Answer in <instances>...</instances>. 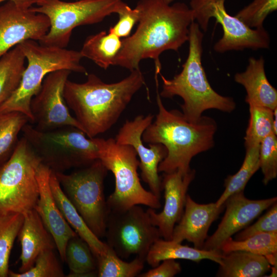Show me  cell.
<instances>
[{
  "label": "cell",
  "instance_id": "cell-33",
  "mask_svg": "<svg viewBox=\"0 0 277 277\" xmlns=\"http://www.w3.org/2000/svg\"><path fill=\"white\" fill-rule=\"evenodd\" d=\"M23 220V215L19 213L0 216V277L8 276L11 249Z\"/></svg>",
  "mask_w": 277,
  "mask_h": 277
},
{
  "label": "cell",
  "instance_id": "cell-30",
  "mask_svg": "<svg viewBox=\"0 0 277 277\" xmlns=\"http://www.w3.org/2000/svg\"><path fill=\"white\" fill-rule=\"evenodd\" d=\"M28 122V117L20 112H0V166L13 154L18 134Z\"/></svg>",
  "mask_w": 277,
  "mask_h": 277
},
{
  "label": "cell",
  "instance_id": "cell-40",
  "mask_svg": "<svg viewBox=\"0 0 277 277\" xmlns=\"http://www.w3.org/2000/svg\"><path fill=\"white\" fill-rule=\"evenodd\" d=\"M39 0H0V4L4 2H11L17 6L24 8L29 9L33 5H36Z\"/></svg>",
  "mask_w": 277,
  "mask_h": 277
},
{
  "label": "cell",
  "instance_id": "cell-15",
  "mask_svg": "<svg viewBox=\"0 0 277 277\" xmlns=\"http://www.w3.org/2000/svg\"><path fill=\"white\" fill-rule=\"evenodd\" d=\"M45 15L17 6L11 2L0 5V58L28 39L39 41L49 31Z\"/></svg>",
  "mask_w": 277,
  "mask_h": 277
},
{
  "label": "cell",
  "instance_id": "cell-14",
  "mask_svg": "<svg viewBox=\"0 0 277 277\" xmlns=\"http://www.w3.org/2000/svg\"><path fill=\"white\" fill-rule=\"evenodd\" d=\"M154 116L139 115L133 120H127L119 130L115 140L119 144L131 146L140 159L141 177L147 183L150 191L160 199L162 179L159 175L158 167L167 154L166 148L161 144L144 145L142 136L153 121Z\"/></svg>",
  "mask_w": 277,
  "mask_h": 277
},
{
  "label": "cell",
  "instance_id": "cell-2",
  "mask_svg": "<svg viewBox=\"0 0 277 277\" xmlns=\"http://www.w3.org/2000/svg\"><path fill=\"white\" fill-rule=\"evenodd\" d=\"M145 84L140 69L131 71L121 81L106 83L94 74L77 83L68 80L64 96L83 131L89 138L95 137L110 129Z\"/></svg>",
  "mask_w": 277,
  "mask_h": 277
},
{
  "label": "cell",
  "instance_id": "cell-18",
  "mask_svg": "<svg viewBox=\"0 0 277 277\" xmlns=\"http://www.w3.org/2000/svg\"><path fill=\"white\" fill-rule=\"evenodd\" d=\"M51 172V170L42 163L37 169L39 197L34 209L52 235L61 260L64 263L67 244L77 234L64 219L54 200L49 185Z\"/></svg>",
  "mask_w": 277,
  "mask_h": 277
},
{
  "label": "cell",
  "instance_id": "cell-9",
  "mask_svg": "<svg viewBox=\"0 0 277 277\" xmlns=\"http://www.w3.org/2000/svg\"><path fill=\"white\" fill-rule=\"evenodd\" d=\"M124 3L122 0H39L30 9L47 16L50 28L38 42L44 46L66 48L75 28L102 22L117 13Z\"/></svg>",
  "mask_w": 277,
  "mask_h": 277
},
{
  "label": "cell",
  "instance_id": "cell-8",
  "mask_svg": "<svg viewBox=\"0 0 277 277\" xmlns=\"http://www.w3.org/2000/svg\"><path fill=\"white\" fill-rule=\"evenodd\" d=\"M41 161L24 137L0 166V216L24 214L34 209L38 197L37 169Z\"/></svg>",
  "mask_w": 277,
  "mask_h": 277
},
{
  "label": "cell",
  "instance_id": "cell-1",
  "mask_svg": "<svg viewBox=\"0 0 277 277\" xmlns=\"http://www.w3.org/2000/svg\"><path fill=\"white\" fill-rule=\"evenodd\" d=\"M136 8L140 12L136 29L122 39L113 65L131 71L140 69L142 60L151 58L157 76L161 70V53L169 50L177 52L188 41L189 27L194 21L192 11L184 3L170 5L160 0H139Z\"/></svg>",
  "mask_w": 277,
  "mask_h": 277
},
{
  "label": "cell",
  "instance_id": "cell-38",
  "mask_svg": "<svg viewBox=\"0 0 277 277\" xmlns=\"http://www.w3.org/2000/svg\"><path fill=\"white\" fill-rule=\"evenodd\" d=\"M116 14L118 15V20L109 28L108 32L114 34L121 38L127 37L135 24L138 23L139 10L136 7L132 9L124 3Z\"/></svg>",
  "mask_w": 277,
  "mask_h": 277
},
{
  "label": "cell",
  "instance_id": "cell-4",
  "mask_svg": "<svg viewBox=\"0 0 277 277\" xmlns=\"http://www.w3.org/2000/svg\"><path fill=\"white\" fill-rule=\"evenodd\" d=\"M203 36L198 24L192 22L189 27L188 55L181 72L172 79L160 73L163 83L160 96L181 97L182 114L191 123L197 122L206 110L214 109L230 113L236 107L232 97L216 92L207 79L202 63Z\"/></svg>",
  "mask_w": 277,
  "mask_h": 277
},
{
  "label": "cell",
  "instance_id": "cell-11",
  "mask_svg": "<svg viewBox=\"0 0 277 277\" xmlns=\"http://www.w3.org/2000/svg\"><path fill=\"white\" fill-rule=\"evenodd\" d=\"M105 236L107 245L121 259L135 255L145 260L151 246L161 238L147 211L140 205L124 210H109Z\"/></svg>",
  "mask_w": 277,
  "mask_h": 277
},
{
  "label": "cell",
  "instance_id": "cell-20",
  "mask_svg": "<svg viewBox=\"0 0 277 277\" xmlns=\"http://www.w3.org/2000/svg\"><path fill=\"white\" fill-rule=\"evenodd\" d=\"M24 220L17 234L21 246L19 272H23L34 265L38 255L46 249H54V239L43 224L35 209L23 214Z\"/></svg>",
  "mask_w": 277,
  "mask_h": 277
},
{
  "label": "cell",
  "instance_id": "cell-22",
  "mask_svg": "<svg viewBox=\"0 0 277 277\" xmlns=\"http://www.w3.org/2000/svg\"><path fill=\"white\" fill-rule=\"evenodd\" d=\"M49 185L54 200L67 222L77 235L89 245L96 258L104 254L108 245L102 242L89 228L65 194L52 170L49 177Z\"/></svg>",
  "mask_w": 277,
  "mask_h": 277
},
{
  "label": "cell",
  "instance_id": "cell-24",
  "mask_svg": "<svg viewBox=\"0 0 277 277\" xmlns=\"http://www.w3.org/2000/svg\"><path fill=\"white\" fill-rule=\"evenodd\" d=\"M218 277H260L269 271L271 265L266 258L244 251L223 252Z\"/></svg>",
  "mask_w": 277,
  "mask_h": 277
},
{
  "label": "cell",
  "instance_id": "cell-21",
  "mask_svg": "<svg viewBox=\"0 0 277 277\" xmlns=\"http://www.w3.org/2000/svg\"><path fill=\"white\" fill-rule=\"evenodd\" d=\"M235 82L242 85L246 92L245 102L248 105L277 108V90L268 81L265 71V61L251 57L246 70L236 73Z\"/></svg>",
  "mask_w": 277,
  "mask_h": 277
},
{
  "label": "cell",
  "instance_id": "cell-35",
  "mask_svg": "<svg viewBox=\"0 0 277 277\" xmlns=\"http://www.w3.org/2000/svg\"><path fill=\"white\" fill-rule=\"evenodd\" d=\"M276 9L277 0H253L235 16L251 29H261L267 16Z\"/></svg>",
  "mask_w": 277,
  "mask_h": 277
},
{
  "label": "cell",
  "instance_id": "cell-16",
  "mask_svg": "<svg viewBox=\"0 0 277 277\" xmlns=\"http://www.w3.org/2000/svg\"><path fill=\"white\" fill-rule=\"evenodd\" d=\"M277 197L252 200L244 191L230 196L224 203L226 211L216 231L206 240L202 249L220 250L222 245L236 232L248 226L264 210L276 202Z\"/></svg>",
  "mask_w": 277,
  "mask_h": 277
},
{
  "label": "cell",
  "instance_id": "cell-39",
  "mask_svg": "<svg viewBox=\"0 0 277 277\" xmlns=\"http://www.w3.org/2000/svg\"><path fill=\"white\" fill-rule=\"evenodd\" d=\"M180 264L173 259L163 261L160 265L147 272L139 274V277H173L181 271Z\"/></svg>",
  "mask_w": 277,
  "mask_h": 277
},
{
  "label": "cell",
  "instance_id": "cell-25",
  "mask_svg": "<svg viewBox=\"0 0 277 277\" xmlns=\"http://www.w3.org/2000/svg\"><path fill=\"white\" fill-rule=\"evenodd\" d=\"M122 44V39L117 35L102 31L88 36L80 52L83 57H86L100 67L107 69L113 65Z\"/></svg>",
  "mask_w": 277,
  "mask_h": 277
},
{
  "label": "cell",
  "instance_id": "cell-3",
  "mask_svg": "<svg viewBox=\"0 0 277 277\" xmlns=\"http://www.w3.org/2000/svg\"><path fill=\"white\" fill-rule=\"evenodd\" d=\"M156 92L158 112L144 131L142 140L148 144H161L166 148L167 154L159 165V172L170 173L179 170L186 173L191 170L190 163L194 156L214 146L216 123L205 115L195 123L187 121L182 112L167 110L158 87Z\"/></svg>",
  "mask_w": 277,
  "mask_h": 277
},
{
  "label": "cell",
  "instance_id": "cell-32",
  "mask_svg": "<svg viewBox=\"0 0 277 277\" xmlns=\"http://www.w3.org/2000/svg\"><path fill=\"white\" fill-rule=\"evenodd\" d=\"M249 120L244 137L245 148L258 146L267 136L273 133L274 110L249 105Z\"/></svg>",
  "mask_w": 277,
  "mask_h": 277
},
{
  "label": "cell",
  "instance_id": "cell-37",
  "mask_svg": "<svg viewBox=\"0 0 277 277\" xmlns=\"http://www.w3.org/2000/svg\"><path fill=\"white\" fill-rule=\"evenodd\" d=\"M262 232L277 233V203L275 202L253 224L248 226L237 234L235 240H244Z\"/></svg>",
  "mask_w": 277,
  "mask_h": 277
},
{
  "label": "cell",
  "instance_id": "cell-28",
  "mask_svg": "<svg viewBox=\"0 0 277 277\" xmlns=\"http://www.w3.org/2000/svg\"><path fill=\"white\" fill-rule=\"evenodd\" d=\"M220 250L223 253L244 251L262 255L271 266H277V233H259L240 241L231 237L222 245Z\"/></svg>",
  "mask_w": 277,
  "mask_h": 277
},
{
  "label": "cell",
  "instance_id": "cell-31",
  "mask_svg": "<svg viewBox=\"0 0 277 277\" xmlns=\"http://www.w3.org/2000/svg\"><path fill=\"white\" fill-rule=\"evenodd\" d=\"M97 276L134 277L144 268L145 259L135 256L130 262L120 258L110 246L106 252L96 258Z\"/></svg>",
  "mask_w": 277,
  "mask_h": 277
},
{
  "label": "cell",
  "instance_id": "cell-34",
  "mask_svg": "<svg viewBox=\"0 0 277 277\" xmlns=\"http://www.w3.org/2000/svg\"><path fill=\"white\" fill-rule=\"evenodd\" d=\"M11 277H63V268L54 253V249H46L36 257L33 266L26 271L15 272L9 270Z\"/></svg>",
  "mask_w": 277,
  "mask_h": 277
},
{
  "label": "cell",
  "instance_id": "cell-10",
  "mask_svg": "<svg viewBox=\"0 0 277 277\" xmlns=\"http://www.w3.org/2000/svg\"><path fill=\"white\" fill-rule=\"evenodd\" d=\"M107 171L99 159L69 174L53 171L67 197L99 239L105 236L109 213L104 192Z\"/></svg>",
  "mask_w": 277,
  "mask_h": 277
},
{
  "label": "cell",
  "instance_id": "cell-27",
  "mask_svg": "<svg viewBox=\"0 0 277 277\" xmlns=\"http://www.w3.org/2000/svg\"><path fill=\"white\" fill-rule=\"evenodd\" d=\"M25 61L19 45L0 58V106L18 87L25 68Z\"/></svg>",
  "mask_w": 277,
  "mask_h": 277
},
{
  "label": "cell",
  "instance_id": "cell-17",
  "mask_svg": "<svg viewBox=\"0 0 277 277\" xmlns=\"http://www.w3.org/2000/svg\"><path fill=\"white\" fill-rule=\"evenodd\" d=\"M195 175V170L192 169L186 173L179 170L164 173L162 180L165 197L163 209L159 213L151 208L146 210L151 222L164 240H171L174 227L183 214L187 191Z\"/></svg>",
  "mask_w": 277,
  "mask_h": 277
},
{
  "label": "cell",
  "instance_id": "cell-36",
  "mask_svg": "<svg viewBox=\"0 0 277 277\" xmlns=\"http://www.w3.org/2000/svg\"><path fill=\"white\" fill-rule=\"evenodd\" d=\"M260 168L263 174V182L267 185L277 176V137L272 133L260 143Z\"/></svg>",
  "mask_w": 277,
  "mask_h": 277
},
{
  "label": "cell",
  "instance_id": "cell-26",
  "mask_svg": "<svg viewBox=\"0 0 277 277\" xmlns=\"http://www.w3.org/2000/svg\"><path fill=\"white\" fill-rule=\"evenodd\" d=\"M65 262L70 269L68 276H97L96 258L89 245L78 235L67 244Z\"/></svg>",
  "mask_w": 277,
  "mask_h": 277
},
{
  "label": "cell",
  "instance_id": "cell-23",
  "mask_svg": "<svg viewBox=\"0 0 277 277\" xmlns=\"http://www.w3.org/2000/svg\"><path fill=\"white\" fill-rule=\"evenodd\" d=\"M223 252L221 250L200 249L160 238L150 247L145 261L152 268L167 259H184L197 263L208 259L220 264Z\"/></svg>",
  "mask_w": 277,
  "mask_h": 277
},
{
  "label": "cell",
  "instance_id": "cell-6",
  "mask_svg": "<svg viewBox=\"0 0 277 277\" xmlns=\"http://www.w3.org/2000/svg\"><path fill=\"white\" fill-rule=\"evenodd\" d=\"M92 138L97 147L98 159L115 178L114 190L106 200L109 210H124L136 205L159 209L160 199L142 185L137 173L140 161L134 149L119 144L112 138Z\"/></svg>",
  "mask_w": 277,
  "mask_h": 277
},
{
  "label": "cell",
  "instance_id": "cell-41",
  "mask_svg": "<svg viewBox=\"0 0 277 277\" xmlns=\"http://www.w3.org/2000/svg\"><path fill=\"white\" fill-rule=\"evenodd\" d=\"M270 270L271 272L270 275H268L267 276H276L277 266H271Z\"/></svg>",
  "mask_w": 277,
  "mask_h": 277
},
{
  "label": "cell",
  "instance_id": "cell-19",
  "mask_svg": "<svg viewBox=\"0 0 277 277\" xmlns=\"http://www.w3.org/2000/svg\"><path fill=\"white\" fill-rule=\"evenodd\" d=\"M224 208V204L217 207L215 202L197 203L187 194L183 214L174 227L171 240L180 243L187 240L202 249L211 224Z\"/></svg>",
  "mask_w": 277,
  "mask_h": 277
},
{
  "label": "cell",
  "instance_id": "cell-12",
  "mask_svg": "<svg viewBox=\"0 0 277 277\" xmlns=\"http://www.w3.org/2000/svg\"><path fill=\"white\" fill-rule=\"evenodd\" d=\"M225 1L191 0L190 2L194 21H196L201 29L207 30L209 21L212 17L221 25L223 35L214 45V50L222 53L245 49L268 48L270 37L264 28L251 29L235 16L229 14L225 8Z\"/></svg>",
  "mask_w": 277,
  "mask_h": 277
},
{
  "label": "cell",
  "instance_id": "cell-29",
  "mask_svg": "<svg viewBox=\"0 0 277 277\" xmlns=\"http://www.w3.org/2000/svg\"><path fill=\"white\" fill-rule=\"evenodd\" d=\"M245 148L246 154L241 168L236 173L228 176L225 180L224 191L215 202L217 207L223 205L231 195L244 191L249 180L260 169V145Z\"/></svg>",
  "mask_w": 277,
  "mask_h": 277
},
{
  "label": "cell",
  "instance_id": "cell-5",
  "mask_svg": "<svg viewBox=\"0 0 277 277\" xmlns=\"http://www.w3.org/2000/svg\"><path fill=\"white\" fill-rule=\"evenodd\" d=\"M18 45L27 61V65L18 87L0 106V112H20L32 123L30 102L40 90L48 74L59 70H68L87 75L88 73L81 64L83 57L80 51L44 46L32 39L26 40Z\"/></svg>",
  "mask_w": 277,
  "mask_h": 277
},
{
  "label": "cell",
  "instance_id": "cell-42",
  "mask_svg": "<svg viewBox=\"0 0 277 277\" xmlns=\"http://www.w3.org/2000/svg\"><path fill=\"white\" fill-rule=\"evenodd\" d=\"M166 4H170L174 0H160Z\"/></svg>",
  "mask_w": 277,
  "mask_h": 277
},
{
  "label": "cell",
  "instance_id": "cell-13",
  "mask_svg": "<svg viewBox=\"0 0 277 277\" xmlns=\"http://www.w3.org/2000/svg\"><path fill=\"white\" fill-rule=\"evenodd\" d=\"M71 71L56 70L45 77L38 92L33 97L30 109L34 127L41 131L70 126L83 131L76 118L71 114L64 96L66 82Z\"/></svg>",
  "mask_w": 277,
  "mask_h": 277
},
{
  "label": "cell",
  "instance_id": "cell-7",
  "mask_svg": "<svg viewBox=\"0 0 277 277\" xmlns=\"http://www.w3.org/2000/svg\"><path fill=\"white\" fill-rule=\"evenodd\" d=\"M22 131L41 163L53 172L83 167L98 159L93 138L77 128L67 126L41 131L27 123Z\"/></svg>",
  "mask_w": 277,
  "mask_h": 277
}]
</instances>
